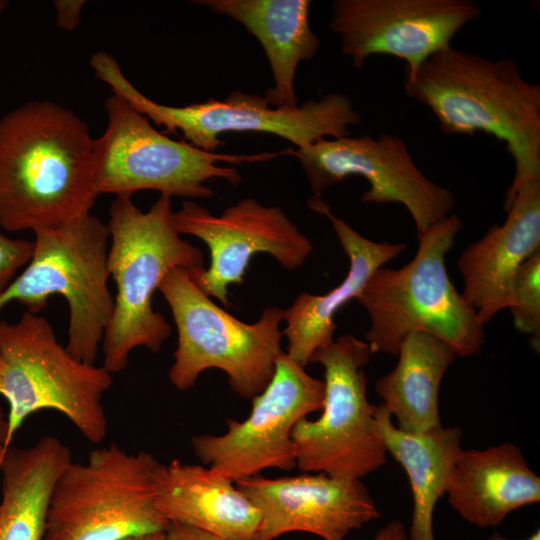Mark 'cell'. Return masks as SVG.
<instances>
[{
	"label": "cell",
	"mask_w": 540,
	"mask_h": 540,
	"mask_svg": "<svg viewBox=\"0 0 540 540\" xmlns=\"http://www.w3.org/2000/svg\"><path fill=\"white\" fill-rule=\"evenodd\" d=\"M309 207L329 218L340 245L349 259L343 281L325 294L300 293L283 311L287 338L286 354L305 367L312 354L334 341V317L339 309L356 299L369 277L401 254L404 243L374 242L356 232L345 220L336 217L322 198H310Z\"/></svg>",
	"instance_id": "18"
},
{
	"label": "cell",
	"mask_w": 540,
	"mask_h": 540,
	"mask_svg": "<svg viewBox=\"0 0 540 540\" xmlns=\"http://www.w3.org/2000/svg\"><path fill=\"white\" fill-rule=\"evenodd\" d=\"M300 162L313 198L351 175L367 180L364 203L403 205L410 213L417 236L450 215L455 201L451 191L417 167L400 136L381 133L378 138L344 136L322 139L292 150Z\"/></svg>",
	"instance_id": "13"
},
{
	"label": "cell",
	"mask_w": 540,
	"mask_h": 540,
	"mask_svg": "<svg viewBox=\"0 0 540 540\" xmlns=\"http://www.w3.org/2000/svg\"><path fill=\"white\" fill-rule=\"evenodd\" d=\"M90 65L95 76L135 110L165 128L166 133L182 132L185 141L216 152L224 145L219 136L227 132L270 133L302 148L322 139L349 136V126H357L361 115L350 97L331 92L293 108L275 107L258 94L233 91L223 100L175 107L159 104L142 94L123 74L109 53L97 51Z\"/></svg>",
	"instance_id": "5"
},
{
	"label": "cell",
	"mask_w": 540,
	"mask_h": 540,
	"mask_svg": "<svg viewBox=\"0 0 540 540\" xmlns=\"http://www.w3.org/2000/svg\"><path fill=\"white\" fill-rule=\"evenodd\" d=\"M171 198H160L144 212L131 196H116L109 207L108 271L117 288L114 309L102 340V366L124 370L137 347L156 353L171 334L152 296L175 268H204L202 251L183 239L173 217Z\"/></svg>",
	"instance_id": "3"
},
{
	"label": "cell",
	"mask_w": 540,
	"mask_h": 540,
	"mask_svg": "<svg viewBox=\"0 0 540 540\" xmlns=\"http://www.w3.org/2000/svg\"><path fill=\"white\" fill-rule=\"evenodd\" d=\"M158 290L168 303L177 329V348L169 370L171 384L192 388L200 374L222 370L240 397L252 399L271 381L281 340L284 309L270 306L252 324L219 307L195 282L189 269L175 268Z\"/></svg>",
	"instance_id": "8"
},
{
	"label": "cell",
	"mask_w": 540,
	"mask_h": 540,
	"mask_svg": "<svg viewBox=\"0 0 540 540\" xmlns=\"http://www.w3.org/2000/svg\"><path fill=\"white\" fill-rule=\"evenodd\" d=\"M540 251V179L522 185L501 225L469 244L458 259L464 289L461 295L484 326L508 308L520 266Z\"/></svg>",
	"instance_id": "17"
},
{
	"label": "cell",
	"mask_w": 540,
	"mask_h": 540,
	"mask_svg": "<svg viewBox=\"0 0 540 540\" xmlns=\"http://www.w3.org/2000/svg\"><path fill=\"white\" fill-rule=\"evenodd\" d=\"M7 417H5L3 409L0 407V445L5 446L7 438Z\"/></svg>",
	"instance_id": "31"
},
{
	"label": "cell",
	"mask_w": 540,
	"mask_h": 540,
	"mask_svg": "<svg viewBox=\"0 0 540 540\" xmlns=\"http://www.w3.org/2000/svg\"><path fill=\"white\" fill-rule=\"evenodd\" d=\"M396 367L375 382V392L403 432L422 434L441 426L439 389L456 359L454 350L436 336L413 331L402 341Z\"/></svg>",
	"instance_id": "23"
},
{
	"label": "cell",
	"mask_w": 540,
	"mask_h": 540,
	"mask_svg": "<svg viewBox=\"0 0 540 540\" xmlns=\"http://www.w3.org/2000/svg\"><path fill=\"white\" fill-rule=\"evenodd\" d=\"M322 380L282 352L266 388L252 398L249 416L227 419L221 435H195L190 439L196 457L233 482L257 476L267 468L284 471L296 467L295 425L322 409Z\"/></svg>",
	"instance_id": "12"
},
{
	"label": "cell",
	"mask_w": 540,
	"mask_h": 540,
	"mask_svg": "<svg viewBox=\"0 0 540 540\" xmlns=\"http://www.w3.org/2000/svg\"><path fill=\"white\" fill-rule=\"evenodd\" d=\"M94 139L73 111L29 101L0 119V227L61 226L90 214L98 196Z\"/></svg>",
	"instance_id": "1"
},
{
	"label": "cell",
	"mask_w": 540,
	"mask_h": 540,
	"mask_svg": "<svg viewBox=\"0 0 540 540\" xmlns=\"http://www.w3.org/2000/svg\"><path fill=\"white\" fill-rule=\"evenodd\" d=\"M162 463L151 453H129L112 443L71 461L49 501L42 540H121L163 532L169 521L157 506Z\"/></svg>",
	"instance_id": "9"
},
{
	"label": "cell",
	"mask_w": 540,
	"mask_h": 540,
	"mask_svg": "<svg viewBox=\"0 0 540 540\" xmlns=\"http://www.w3.org/2000/svg\"><path fill=\"white\" fill-rule=\"evenodd\" d=\"M71 450L47 435L27 448L8 447L2 457L0 540H42L50 497Z\"/></svg>",
	"instance_id": "22"
},
{
	"label": "cell",
	"mask_w": 540,
	"mask_h": 540,
	"mask_svg": "<svg viewBox=\"0 0 540 540\" xmlns=\"http://www.w3.org/2000/svg\"><path fill=\"white\" fill-rule=\"evenodd\" d=\"M377 424L387 453L405 470L412 491L413 513L410 540H436L433 514L446 494L450 475L461 448L458 426H439L422 434L401 431L381 403L376 406Z\"/></svg>",
	"instance_id": "24"
},
{
	"label": "cell",
	"mask_w": 540,
	"mask_h": 540,
	"mask_svg": "<svg viewBox=\"0 0 540 540\" xmlns=\"http://www.w3.org/2000/svg\"><path fill=\"white\" fill-rule=\"evenodd\" d=\"M462 227L452 214L418 236L413 259L398 269L380 267L356 297L370 318L365 334L371 353L397 355L404 338L425 331L460 357L480 352L485 334L476 310L458 293L445 266Z\"/></svg>",
	"instance_id": "4"
},
{
	"label": "cell",
	"mask_w": 540,
	"mask_h": 540,
	"mask_svg": "<svg viewBox=\"0 0 540 540\" xmlns=\"http://www.w3.org/2000/svg\"><path fill=\"white\" fill-rule=\"evenodd\" d=\"M480 15L468 0H336L329 28L354 68L372 55H390L406 62L410 76Z\"/></svg>",
	"instance_id": "15"
},
{
	"label": "cell",
	"mask_w": 540,
	"mask_h": 540,
	"mask_svg": "<svg viewBox=\"0 0 540 540\" xmlns=\"http://www.w3.org/2000/svg\"><path fill=\"white\" fill-rule=\"evenodd\" d=\"M165 540H228L179 523H169L165 530Z\"/></svg>",
	"instance_id": "28"
},
{
	"label": "cell",
	"mask_w": 540,
	"mask_h": 540,
	"mask_svg": "<svg viewBox=\"0 0 540 540\" xmlns=\"http://www.w3.org/2000/svg\"><path fill=\"white\" fill-rule=\"evenodd\" d=\"M157 506L169 523L228 540H256L261 521L258 508L235 482L208 466L180 460L162 465Z\"/></svg>",
	"instance_id": "20"
},
{
	"label": "cell",
	"mask_w": 540,
	"mask_h": 540,
	"mask_svg": "<svg viewBox=\"0 0 540 540\" xmlns=\"http://www.w3.org/2000/svg\"><path fill=\"white\" fill-rule=\"evenodd\" d=\"M5 449L6 448L4 446L0 445V465H1L2 457H3V454L5 452Z\"/></svg>",
	"instance_id": "34"
},
{
	"label": "cell",
	"mask_w": 540,
	"mask_h": 540,
	"mask_svg": "<svg viewBox=\"0 0 540 540\" xmlns=\"http://www.w3.org/2000/svg\"><path fill=\"white\" fill-rule=\"evenodd\" d=\"M406 95L426 105L445 134L484 132L505 142L515 173L504 198L540 179V85L510 58L491 60L451 46L405 76Z\"/></svg>",
	"instance_id": "2"
},
{
	"label": "cell",
	"mask_w": 540,
	"mask_h": 540,
	"mask_svg": "<svg viewBox=\"0 0 540 540\" xmlns=\"http://www.w3.org/2000/svg\"><path fill=\"white\" fill-rule=\"evenodd\" d=\"M371 355L367 342L350 334L312 354L309 363L324 368L325 395L321 416L301 419L291 433L301 471L361 479L386 463L376 406L366 395L364 367Z\"/></svg>",
	"instance_id": "11"
},
{
	"label": "cell",
	"mask_w": 540,
	"mask_h": 540,
	"mask_svg": "<svg viewBox=\"0 0 540 540\" xmlns=\"http://www.w3.org/2000/svg\"><path fill=\"white\" fill-rule=\"evenodd\" d=\"M33 233V255L0 294V310L18 302L38 314L49 296H63L69 309L65 347L74 358L95 364L114 309L108 288L109 228L88 214Z\"/></svg>",
	"instance_id": "7"
},
{
	"label": "cell",
	"mask_w": 540,
	"mask_h": 540,
	"mask_svg": "<svg viewBox=\"0 0 540 540\" xmlns=\"http://www.w3.org/2000/svg\"><path fill=\"white\" fill-rule=\"evenodd\" d=\"M112 382L102 365L74 358L45 317L24 311L16 322L0 320V395L9 405L6 448L27 417L46 409L64 415L89 442H102L108 431L102 401Z\"/></svg>",
	"instance_id": "6"
},
{
	"label": "cell",
	"mask_w": 540,
	"mask_h": 540,
	"mask_svg": "<svg viewBox=\"0 0 540 540\" xmlns=\"http://www.w3.org/2000/svg\"><path fill=\"white\" fill-rule=\"evenodd\" d=\"M179 233L201 239L209 248L208 268L190 270L199 287L226 308L228 286L242 284L253 255L266 253L283 268L300 267L311 254V241L277 206L244 198L220 215L192 200L173 214Z\"/></svg>",
	"instance_id": "14"
},
{
	"label": "cell",
	"mask_w": 540,
	"mask_h": 540,
	"mask_svg": "<svg viewBox=\"0 0 540 540\" xmlns=\"http://www.w3.org/2000/svg\"><path fill=\"white\" fill-rule=\"evenodd\" d=\"M490 540H514V539H510V538H507L503 535H501L500 533L498 532H494L491 536H490ZM521 540H540V530L537 529L534 533H532L529 537L525 538V539H521Z\"/></svg>",
	"instance_id": "32"
},
{
	"label": "cell",
	"mask_w": 540,
	"mask_h": 540,
	"mask_svg": "<svg viewBox=\"0 0 540 540\" xmlns=\"http://www.w3.org/2000/svg\"><path fill=\"white\" fill-rule=\"evenodd\" d=\"M7 6H8V1L0 0V16Z\"/></svg>",
	"instance_id": "33"
},
{
	"label": "cell",
	"mask_w": 540,
	"mask_h": 540,
	"mask_svg": "<svg viewBox=\"0 0 540 540\" xmlns=\"http://www.w3.org/2000/svg\"><path fill=\"white\" fill-rule=\"evenodd\" d=\"M372 540H410L404 523L399 520L388 522L375 534Z\"/></svg>",
	"instance_id": "29"
},
{
	"label": "cell",
	"mask_w": 540,
	"mask_h": 540,
	"mask_svg": "<svg viewBox=\"0 0 540 540\" xmlns=\"http://www.w3.org/2000/svg\"><path fill=\"white\" fill-rule=\"evenodd\" d=\"M105 110L106 129L94 139L98 194L132 196L136 191L155 190L170 198H211L214 192L206 182L223 179L236 186L242 180L234 167L220 163L239 165L291 155L290 149L249 155L201 150L156 130L147 117L115 93L106 100Z\"/></svg>",
	"instance_id": "10"
},
{
	"label": "cell",
	"mask_w": 540,
	"mask_h": 540,
	"mask_svg": "<svg viewBox=\"0 0 540 540\" xmlns=\"http://www.w3.org/2000/svg\"><path fill=\"white\" fill-rule=\"evenodd\" d=\"M33 250V241L12 239L0 231V294L12 282L16 272L28 264Z\"/></svg>",
	"instance_id": "26"
},
{
	"label": "cell",
	"mask_w": 540,
	"mask_h": 540,
	"mask_svg": "<svg viewBox=\"0 0 540 540\" xmlns=\"http://www.w3.org/2000/svg\"><path fill=\"white\" fill-rule=\"evenodd\" d=\"M121 540H165V531L129 536Z\"/></svg>",
	"instance_id": "30"
},
{
	"label": "cell",
	"mask_w": 540,
	"mask_h": 540,
	"mask_svg": "<svg viewBox=\"0 0 540 540\" xmlns=\"http://www.w3.org/2000/svg\"><path fill=\"white\" fill-rule=\"evenodd\" d=\"M56 24L60 29L72 31L80 22L81 10L86 3L83 0H55Z\"/></svg>",
	"instance_id": "27"
},
{
	"label": "cell",
	"mask_w": 540,
	"mask_h": 540,
	"mask_svg": "<svg viewBox=\"0 0 540 540\" xmlns=\"http://www.w3.org/2000/svg\"><path fill=\"white\" fill-rule=\"evenodd\" d=\"M214 13L242 24L261 44L274 79L265 98L275 107L298 106L296 70L318 52L320 40L309 24V0H199Z\"/></svg>",
	"instance_id": "21"
},
{
	"label": "cell",
	"mask_w": 540,
	"mask_h": 540,
	"mask_svg": "<svg viewBox=\"0 0 540 540\" xmlns=\"http://www.w3.org/2000/svg\"><path fill=\"white\" fill-rule=\"evenodd\" d=\"M446 494L465 521L491 528L514 510L540 501V478L512 443L483 450L462 449Z\"/></svg>",
	"instance_id": "19"
},
{
	"label": "cell",
	"mask_w": 540,
	"mask_h": 540,
	"mask_svg": "<svg viewBox=\"0 0 540 540\" xmlns=\"http://www.w3.org/2000/svg\"><path fill=\"white\" fill-rule=\"evenodd\" d=\"M514 326L531 337L532 346L540 349V251L519 268L508 306Z\"/></svg>",
	"instance_id": "25"
},
{
	"label": "cell",
	"mask_w": 540,
	"mask_h": 540,
	"mask_svg": "<svg viewBox=\"0 0 540 540\" xmlns=\"http://www.w3.org/2000/svg\"><path fill=\"white\" fill-rule=\"evenodd\" d=\"M235 485L260 512L256 540H275L293 531L323 540H345L353 530L380 517L360 479H339L324 473L275 479L257 475Z\"/></svg>",
	"instance_id": "16"
}]
</instances>
